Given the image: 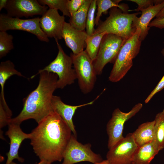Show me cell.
Listing matches in <instances>:
<instances>
[{"instance_id":"d590c367","label":"cell","mask_w":164,"mask_h":164,"mask_svg":"<svg viewBox=\"0 0 164 164\" xmlns=\"http://www.w3.org/2000/svg\"><path fill=\"white\" fill-rule=\"evenodd\" d=\"M94 164H109L108 161L107 160H103L101 162H97Z\"/></svg>"},{"instance_id":"8fae6325","label":"cell","mask_w":164,"mask_h":164,"mask_svg":"<svg viewBox=\"0 0 164 164\" xmlns=\"http://www.w3.org/2000/svg\"><path fill=\"white\" fill-rule=\"evenodd\" d=\"M138 147L132 133H128L109 149L106 154V159L109 164H132Z\"/></svg>"},{"instance_id":"5b68a950","label":"cell","mask_w":164,"mask_h":164,"mask_svg":"<svg viewBox=\"0 0 164 164\" xmlns=\"http://www.w3.org/2000/svg\"><path fill=\"white\" fill-rule=\"evenodd\" d=\"M55 40L58 50L56 58L43 69L39 70L36 75L31 77V78L43 71L52 73L56 74L58 77L57 89H63L67 85L73 84L77 79V76L74 68H72L71 57L64 52L58 43V39Z\"/></svg>"},{"instance_id":"e575fe53","label":"cell","mask_w":164,"mask_h":164,"mask_svg":"<svg viewBox=\"0 0 164 164\" xmlns=\"http://www.w3.org/2000/svg\"><path fill=\"white\" fill-rule=\"evenodd\" d=\"M10 164H18L15 163L13 162H12ZM52 164L51 163L49 162H48L44 160H40V162L37 164Z\"/></svg>"},{"instance_id":"2e32d148","label":"cell","mask_w":164,"mask_h":164,"mask_svg":"<svg viewBox=\"0 0 164 164\" xmlns=\"http://www.w3.org/2000/svg\"><path fill=\"white\" fill-rule=\"evenodd\" d=\"M99 97V95L94 100L87 103L71 105L63 103L60 97L53 95L52 105L54 111L60 116L68 125L73 134L77 137V132L73 121V118L76 110L79 108L92 104Z\"/></svg>"},{"instance_id":"f546056e","label":"cell","mask_w":164,"mask_h":164,"mask_svg":"<svg viewBox=\"0 0 164 164\" xmlns=\"http://www.w3.org/2000/svg\"><path fill=\"white\" fill-rule=\"evenodd\" d=\"M86 1V0H68L67 8L70 15H72L77 11Z\"/></svg>"},{"instance_id":"e0dca14e","label":"cell","mask_w":164,"mask_h":164,"mask_svg":"<svg viewBox=\"0 0 164 164\" xmlns=\"http://www.w3.org/2000/svg\"><path fill=\"white\" fill-rule=\"evenodd\" d=\"M164 7V0L161 3L155 5L142 11L141 16H136L133 20V26L136 29H140V39L144 40L148 33L150 27L149 25L151 20Z\"/></svg>"},{"instance_id":"cb8c5ba5","label":"cell","mask_w":164,"mask_h":164,"mask_svg":"<svg viewBox=\"0 0 164 164\" xmlns=\"http://www.w3.org/2000/svg\"><path fill=\"white\" fill-rule=\"evenodd\" d=\"M121 0H96L97 12L95 18V24L98 26L101 16L103 13H106L109 9L116 7L119 8L124 12H127L128 7L126 5H119Z\"/></svg>"},{"instance_id":"484cf974","label":"cell","mask_w":164,"mask_h":164,"mask_svg":"<svg viewBox=\"0 0 164 164\" xmlns=\"http://www.w3.org/2000/svg\"><path fill=\"white\" fill-rule=\"evenodd\" d=\"M40 4L46 5L49 9L60 10L63 15L70 18L71 15L67 8L68 0H38Z\"/></svg>"},{"instance_id":"52a82bcc","label":"cell","mask_w":164,"mask_h":164,"mask_svg":"<svg viewBox=\"0 0 164 164\" xmlns=\"http://www.w3.org/2000/svg\"><path fill=\"white\" fill-rule=\"evenodd\" d=\"M126 40L117 35L106 34L103 36L93 64L97 75L102 74L105 66L114 63L119 51Z\"/></svg>"},{"instance_id":"8992f818","label":"cell","mask_w":164,"mask_h":164,"mask_svg":"<svg viewBox=\"0 0 164 164\" xmlns=\"http://www.w3.org/2000/svg\"><path fill=\"white\" fill-rule=\"evenodd\" d=\"M79 88L84 94H87L93 89L97 75L92 60L85 50L77 55H70Z\"/></svg>"},{"instance_id":"4316f807","label":"cell","mask_w":164,"mask_h":164,"mask_svg":"<svg viewBox=\"0 0 164 164\" xmlns=\"http://www.w3.org/2000/svg\"><path fill=\"white\" fill-rule=\"evenodd\" d=\"M97 6L96 0H92L88 9L86 20V32L88 36L93 35L95 30L94 16Z\"/></svg>"},{"instance_id":"603a6c76","label":"cell","mask_w":164,"mask_h":164,"mask_svg":"<svg viewBox=\"0 0 164 164\" xmlns=\"http://www.w3.org/2000/svg\"><path fill=\"white\" fill-rule=\"evenodd\" d=\"M106 34L105 32L94 33L87 38L85 50L93 62L97 56L102 38Z\"/></svg>"},{"instance_id":"44dd1931","label":"cell","mask_w":164,"mask_h":164,"mask_svg":"<svg viewBox=\"0 0 164 164\" xmlns=\"http://www.w3.org/2000/svg\"><path fill=\"white\" fill-rule=\"evenodd\" d=\"M154 120L155 123L152 142L159 151L164 148V109L156 114Z\"/></svg>"},{"instance_id":"836d02e7","label":"cell","mask_w":164,"mask_h":164,"mask_svg":"<svg viewBox=\"0 0 164 164\" xmlns=\"http://www.w3.org/2000/svg\"><path fill=\"white\" fill-rule=\"evenodd\" d=\"M156 18L159 19L164 17V7L155 16Z\"/></svg>"},{"instance_id":"83f0119b","label":"cell","mask_w":164,"mask_h":164,"mask_svg":"<svg viewBox=\"0 0 164 164\" xmlns=\"http://www.w3.org/2000/svg\"><path fill=\"white\" fill-rule=\"evenodd\" d=\"M12 112L7 105L0 103V128L8 125L11 119Z\"/></svg>"},{"instance_id":"5bb4252c","label":"cell","mask_w":164,"mask_h":164,"mask_svg":"<svg viewBox=\"0 0 164 164\" xmlns=\"http://www.w3.org/2000/svg\"><path fill=\"white\" fill-rule=\"evenodd\" d=\"M8 125V130L5 135L10 139V146L9 151L6 154L7 159L5 164H10L15 159L23 162L24 159L19 156V150L24 140L30 138L31 134L23 132L20 127V125L10 122Z\"/></svg>"},{"instance_id":"d6a6232c","label":"cell","mask_w":164,"mask_h":164,"mask_svg":"<svg viewBox=\"0 0 164 164\" xmlns=\"http://www.w3.org/2000/svg\"><path fill=\"white\" fill-rule=\"evenodd\" d=\"M8 0H0V11L2 9H5Z\"/></svg>"},{"instance_id":"ffe728a7","label":"cell","mask_w":164,"mask_h":164,"mask_svg":"<svg viewBox=\"0 0 164 164\" xmlns=\"http://www.w3.org/2000/svg\"><path fill=\"white\" fill-rule=\"evenodd\" d=\"M13 75L24 77L20 72L15 69L14 63L10 60H7L1 62L0 64V84L1 89L0 101L4 103H6L4 96L5 84L7 80Z\"/></svg>"},{"instance_id":"30bf717a","label":"cell","mask_w":164,"mask_h":164,"mask_svg":"<svg viewBox=\"0 0 164 164\" xmlns=\"http://www.w3.org/2000/svg\"><path fill=\"white\" fill-rule=\"evenodd\" d=\"M142 106V104L138 103L128 112H123L119 108L114 110L111 118L106 125V131L108 136V146L109 149L124 137L123 132L125 123L138 113Z\"/></svg>"},{"instance_id":"9a60e30c","label":"cell","mask_w":164,"mask_h":164,"mask_svg":"<svg viewBox=\"0 0 164 164\" xmlns=\"http://www.w3.org/2000/svg\"><path fill=\"white\" fill-rule=\"evenodd\" d=\"M88 35L85 30H79L73 26L70 23L65 22L62 30V37L67 46L75 55L83 51L86 47V40Z\"/></svg>"},{"instance_id":"9c48e42d","label":"cell","mask_w":164,"mask_h":164,"mask_svg":"<svg viewBox=\"0 0 164 164\" xmlns=\"http://www.w3.org/2000/svg\"><path fill=\"white\" fill-rule=\"evenodd\" d=\"M40 18L22 19L0 14V31L18 30L26 31L36 36L40 41L48 43L49 38L43 31L39 24Z\"/></svg>"},{"instance_id":"7402d4cb","label":"cell","mask_w":164,"mask_h":164,"mask_svg":"<svg viewBox=\"0 0 164 164\" xmlns=\"http://www.w3.org/2000/svg\"><path fill=\"white\" fill-rule=\"evenodd\" d=\"M92 0H86L80 8L71 16L69 23L75 28L84 30L88 9Z\"/></svg>"},{"instance_id":"4fadbf2b","label":"cell","mask_w":164,"mask_h":164,"mask_svg":"<svg viewBox=\"0 0 164 164\" xmlns=\"http://www.w3.org/2000/svg\"><path fill=\"white\" fill-rule=\"evenodd\" d=\"M65 22L64 16L60 15L58 10L49 9L40 18L39 24L48 38L60 39H62V30Z\"/></svg>"},{"instance_id":"8d00e7d4","label":"cell","mask_w":164,"mask_h":164,"mask_svg":"<svg viewBox=\"0 0 164 164\" xmlns=\"http://www.w3.org/2000/svg\"><path fill=\"white\" fill-rule=\"evenodd\" d=\"M161 53L162 55L164 56V48L162 50Z\"/></svg>"},{"instance_id":"7a4b0ae2","label":"cell","mask_w":164,"mask_h":164,"mask_svg":"<svg viewBox=\"0 0 164 164\" xmlns=\"http://www.w3.org/2000/svg\"><path fill=\"white\" fill-rule=\"evenodd\" d=\"M39 74L38 85L24 99L22 110L16 117L12 118L10 122L20 125L23 121L32 119L38 124L54 112L52 99L53 92L57 89L58 77L56 74L45 71Z\"/></svg>"},{"instance_id":"ba28073f","label":"cell","mask_w":164,"mask_h":164,"mask_svg":"<svg viewBox=\"0 0 164 164\" xmlns=\"http://www.w3.org/2000/svg\"><path fill=\"white\" fill-rule=\"evenodd\" d=\"M90 143L83 145L78 142L77 137L72 134L63 154L61 164H74L81 162L94 164L103 160L101 156L92 151Z\"/></svg>"},{"instance_id":"4dcf8cb0","label":"cell","mask_w":164,"mask_h":164,"mask_svg":"<svg viewBox=\"0 0 164 164\" xmlns=\"http://www.w3.org/2000/svg\"><path fill=\"white\" fill-rule=\"evenodd\" d=\"M164 88V75L155 88L147 97L145 101V103L146 104L148 103L157 93L161 91Z\"/></svg>"},{"instance_id":"1f68e13d","label":"cell","mask_w":164,"mask_h":164,"mask_svg":"<svg viewBox=\"0 0 164 164\" xmlns=\"http://www.w3.org/2000/svg\"><path fill=\"white\" fill-rule=\"evenodd\" d=\"M149 27H155L160 29L164 28V17L158 19L155 18L151 21L149 25Z\"/></svg>"},{"instance_id":"7c38bea8","label":"cell","mask_w":164,"mask_h":164,"mask_svg":"<svg viewBox=\"0 0 164 164\" xmlns=\"http://www.w3.org/2000/svg\"><path fill=\"white\" fill-rule=\"evenodd\" d=\"M48 7L41 5L36 0H8L5 9L8 16L21 18L36 15L42 16Z\"/></svg>"},{"instance_id":"74e56055","label":"cell","mask_w":164,"mask_h":164,"mask_svg":"<svg viewBox=\"0 0 164 164\" xmlns=\"http://www.w3.org/2000/svg\"><path fill=\"white\" fill-rule=\"evenodd\" d=\"M163 43H164V42H163Z\"/></svg>"},{"instance_id":"f1b7e54d","label":"cell","mask_w":164,"mask_h":164,"mask_svg":"<svg viewBox=\"0 0 164 164\" xmlns=\"http://www.w3.org/2000/svg\"><path fill=\"white\" fill-rule=\"evenodd\" d=\"M135 2L138 5L137 8L134 10L141 12L149 7L162 3L163 0H128Z\"/></svg>"},{"instance_id":"d6986e66","label":"cell","mask_w":164,"mask_h":164,"mask_svg":"<svg viewBox=\"0 0 164 164\" xmlns=\"http://www.w3.org/2000/svg\"><path fill=\"white\" fill-rule=\"evenodd\" d=\"M159 152L152 141L138 147L134 154L132 164H149Z\"/></svg>"},{"instance_id":"3957f363","label":"cell","mask_w":164,"mask_h":164,"mask_svg":"<svg viewBox=\"0 0 164 164\" xmlns=\"http://www.w3.org/2000/svg\"><path fill=\"white\" fill-rule=\"evenodd\" d=\"M140 13H128L118 7L112 8L110 9L109 16L98 24L94 33L105 32L120 36L127 40L136 31L133 21Z\"/></svg>"},{"instance_id":"ac0fdd59","label":"cell","mask_w":164,"mask_h":164,"mask_svg":"<svg viewBox=\"0 0 164 164\" xmlns=\"http://www.w3.org/2000/svg\"><path fill=\"white\" fill-rule=\"evenodd\" d=\"M155 123L154 120L142 123L132 133L134 140L138 147L152 141Z\"/></svg>"},{"instance_id":"6da1fadb","label":"cell","mask_w":164,"mask_h":164,"mask_svg":"<svg viewBox=\"0 0 164 164\" xmlns=\"http://www.w3.org/2000/svg\"><path fill=\"white\" fill-rule=\"evenodd\" d=\"M68 125L54 112L39 123L31 133L30 144L40 160L61 162L72 135Z\"/></svg>"},{"instance_id":"277c9868","label":"cell","mask_w":164,"mask_h":164,"mask_svg":"<svg viewBox=\"0 0 164 164\" xmlns=\"http://www.w3.org/2000/svg\"><path fill=\"white\" fill-rule=\"evenodd\" d=\"M140 29H137L134 34L121 48L109 77L111 82L120 81L132 67V60L138 54L140 49Z\"/></svg>"},{"instance_id":"d4e9b609","label":"cell","mask_w":164,"mask_h":164,"mask_svg":"<svg viewBox=\"0 0 164 164\" xmlns=\"http://www.w3.org/2000/svg\"><path fill=\"white\" fill-rule=\"evenodd\" d=\"M12 35L6 31H0V58L5 56L14 49Z\"/></svg>"}]
</instances>
